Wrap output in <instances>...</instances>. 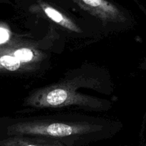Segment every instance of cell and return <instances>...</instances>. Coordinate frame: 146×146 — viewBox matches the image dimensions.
<instances>
[{
	"mask_svg": "<svg viewBox=\"0 0 146 146\" xmlns=\"http://www.w3.org/2000/svg\"><path fill=\"white\" fill-rule=\"evenodd\" d=\"M95 127L89 124L63 122H28L12 125L7 128L10 135H38L64 137L86 134L94 131Z\"/></svg>",
	"mask_w": 146,
	"mask_h": 146,
	"instance_id": "obj_1",
	"label": "cell"
},
{
	"mask_svg": "<svg viewBox=\"0 0 146 146\" xmlns=\"http://www.w3.org/2000/svg\"><path fill=\"white\" fill-rule=\"evenodd\" d=\"M78 94L62 87L51 88L45 90L35 99L36 106L44 108H60L72 104H80L83 101Z\"/></svg>",
	"mask_w": 146,
	"mask_h": 146,
	"instance_id": "obj_2",
	"label": "cell"
},
{
	"mask_svg": "<svg viewBox=\"0 0 146 146\" xmlns=\"http://www.w3.org/2000/svg\"><path fill=\"white\" fill-rule=\"evenodd\" d=\"M78 6L93 16L105 22H123V12L107 0H72Z\"/></svg>",
	"mask_w": 146,
	"mask_h": 146,
	"instance_id": "obj_3",
	"label": "cell"
},
{
	"mask_svg": "<svg viewBox=\"0 0 146 146\" xmlns=\"http://www.w3.org/2000/svg\"><path fill=\"white\" fill-rule=\"evenodd\" d=\"M38 7L41 9L43 13L52 21L54 22L55 23L58 24L60 26L63 27L65 29H69L70 31L75 32H80L81 30L80 28L75 25L70 18L60 12L58 9L53 7L49 4L42 1L38 2Z\"/></svg>",
	"mask_w": 146,
	"mask_h": 146,
	"instance_id": "obj_4",
	"label": "cell"
},
{
	"mask_svg": "<svg viewBox=\"0 0 146 146\" xmlns=\"http://www.w3.org/2000/svg\"><path fill=\"white\" fill-rule=\"evenodd\" d=\"M0 146H64L55 140H47L38 138H29L15 135L0 142Z\"/></svg>",
	"mask_w": 146,
	"mask_h": 146,
	"instance_id": "obj_5",
	"label": "cell"
},
{
	"mask_svg": "<svg viewBox=\"0 0 146 146\" xmlns=\"http://www.w3.org/2000/svg\"><path fill=\"white\" fill-rule=\"evenodd\" d=\"M13 54L19 61L24 62L31 61L34 57V54L32 50L27 48L18 49L13 53Z\"/></svg>",
	"mask_w": 146,
	"mask_h": 146,
	"instance_id": "obj_6",
	"label": "cell"
},
{
	"mask_svg": "<svg viewBox=\"0 0 146 146\" xmlns=\"http://www.w3.org/2000/svg\"><path fill=\"white\" fill-rule=\"evenodd\" d=\"M9 32L7 29L0 28V44L6 42L9 40Z\"/></svg>",
	"mask_w": 146,
	"mask_h": 146,
	"instance_id": "obj_7",
	"label": "cell"
},
{
	"mask_svg": "<svg viewBox=\"0 0 146 146\" xmlns=\"http://www.w3.org/2000/svg\"><path fill=\"white\" fill-rule=\"evenodd\" d=\"M3 2H8V0H0V3H3Z\"/></svg>",
	"mask_w": 146,
	"mask_h": 146,
	"instance_id": "obj_8",
	"label": "cell"
}]
</instances>
